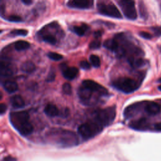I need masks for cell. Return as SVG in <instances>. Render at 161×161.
I'll return each instance as SVG.
<instances>
[{"instance_id":"6da1fadb","label":"cell","mask_w":161,"mask_h":161,"mask_svg":"<svg viewBox=\"0 0 161 161\" xmlns=\"http://www.w3.org/2000/svg\"><path fill=\"white\" fill-rule=\"evenodd\" d=\"M29 119L30 115L25 111L11 112L9 114L11 124L23 136H28L33 131V126Z\"/></svg>"},{"instance_id":"7a4b0ae2","label":"cell","mask_w":161,"mask_h":161,"mask_svg":"<svg viewBox=\"0 0 161 161\" xmlns=\"http://www.w3.org/2000/svg\"><path fill=\"white\" fill-rule=\"evenodd\" d=\"M47 137L52 142L63 147H72L78 144L76 134L70 130L62 128H53L47 133Z\"/></svg>"},{"instance_id":"3957f363","label":"cell","mask_w":161,"mask_h":161,"mask_svg":"<svg viewBox=\"0 0 161 161\" xmlns=\"http://www.w3.org/2000/svg\"><path fill=\"white\" fill-rule=\"evenodd\" d=\"M103 129V126L93 119L80 125L78 127L77 131L83 139L88 140L100 133Z\"/></svg>"},{"instance_id":"277c9868","label":"cell","mask_w":161,"mask_h":161,"mask_svg":"<svg viewBox=\"0 0 161 161\" xmlns=\"http://www.w3.org/2000/svg\"><path fill=\"white\" fill-rule=\"evenodd\" d=\"M111 85L114 88L126 94L134 92L140 86V84L137 81L128 77L116 78L112 82Z\"/></svg>"},{"instance_id":"5b68a950","label":"cell","mask_w":161,"mask_h":161,"mask_svg":"<svg viewBox=\"0 0 161 161\" xmlns=\"http://www.w3.org/2000/svg\"><path fill=\"white\" fill-rule=\"evenodd\" d=\"M115 117L116 107L113 106L96 111L94 119L104 127L110 125L114 120Z\"/></svg>"},{"instance_id":"8992f818","label":"cell","mask_w":161,"mask_h":161,"mask_svg":"<svg viewBox=\"0 0 161 161\" xmlns=\"http://www.w3.org/2000/svg\"><path fill=\"white\" fill-rule=\"evenodd\" d=\"M97 8L99 13L102 15L113 18H122V15L120 11L112 3L99 2L97 4Z\"/></svg>"},{"instance_id":"52a82bcc","label":"cell","mask_w":161,"mask_h":161,"mask_svg":"<svg viewBox=\"0 0 161 161\" xmlns=\"http://www.w3.org/2000/svg\"><path fill=\"white\" fill-rule=\"evenodd\" d=\"M118 3L126 18L131 20H135L137 18L135 1L120 0L118 1Z\"/></svg>"},{"instance_id":"ba28073f","label":"cell","mask_w":161,"mask_h":161,"mask_svg":"<svg viewBox=\"0 0 161 161\" xmlns=\"http://www.w3.org/2000/svg\"><path fill=\"white\" fill-rule=\"evenodd\" d=\"M82 85L89 88L99 96H107L108 94V91L106 88L92 80H84L82 81Z\"/></svg>"},{"instance_id":"9c48e42d","label":"cell","mask_w":161,"mask_h":161,"mask_svg":"<svg viewBox=\"0 0 161 161\" xmlns=\"http://www.w3.org/2000/svg\"><path fill=\"white\" fill-rule=\"evenodd\" d=\"M93 3L94 1L92 0H74L68 1L67 6L70 8L86 9L92 7Z\"/></svg>"},{"instance_id":"30bf717a","label":"cell","mask_w":161,"mask_h":161,"mask_svg":"<svg viewBox=\"0 0 161 161\" xmlns=\"http://www.w3.org/2000/svg\"><path fill=\"white\" fill-rule=\"evenodd\" d=\"M60 69L64 78L70 80L75 79L79 73L77 68L75 67H69L64 63L60 65Z\"/></svg>"},{"instance_id":"8fae6325","label":"cell","mask_w":161,"mask_h":161,"mask_svg":"<svg viewBox=\"0 0 161 161\" xmlns=\"http://www.w3.org/2000/svg\"><path fill=\"white\" fill-rule=\"evenodd\" d=\"M130 128L136 130H145L149 127V123L145 118H141L131 121L129 124Z\"/></svg>"},{"instance_id":"7c38bea8","label":"cell","mask_w":161,"mask_h":161,"mask_svg":"<svg viewBox=\"0 0 161 161\" xmlns=\"http://www.w3.org/2000/svg\"><path fill=\"white\" fill-rule=\"evenodd\" d=\"M144 109H145V111L148 114L154 116L160 113L161 107L156 102L149 101V102H146V104L144 106Z\"/></svg>"},{"instance_id":"4fadbf2b","label":"cell","mask_w":161,"mask_h":161,"mask_svg":"<svg viewBox=\"0 0 161 161\" xmlns=\"http://www.w3.org/2000/svg\"><path fill=\"white\" fill-rule=\"evenodd\" d=\"M142 103H137L128 106L124 111V116L126 118H130L136 114L140 110Z\"/></svg>"},{"instance_id":"5bb4252c","label":"cell","mask_w":161,"mask_h":161,"mask_svg":"<svg viewBox=\"0 0 161 161\" xmlns=\"http://www.w3.org/2000/svg\"><path fill=\"white\" fill-rule=\"evenodd\" d=\"M9 102L13 108L15 109L22 108L25 106V101L19 95H14L10 97Z\"/></svg>"},{"instance_id":"9a60e30c","label":"cell","mask_w":161,"mask_h":161,"mask_svg":"<svg viewBox=\"0 0 161 161\" xmlns=\"http://www.w3.org/2000/svg\"><path fill=\"white\" fill-rule=\"evenodd\" d=\"M0 74L3 77H9L13 74V71L11 68L9 64L3 60L0 63Z\"/></svg>"},{"instance_id":"2e32d148","label":"cell","mask_w":161,"mask_h":161,"mask_svg":"<svg viewBox=\"0 0 161 161\" xmlns=\"http://www.w3.org/2000/svg\"><path fill=\"white\" fill-rule=\"evenodd\" d=\"M103 45L107 49L116 53V52L118 48L119 43L117 39L114 37L113 38H109L105 40L103 43Z\"/></svg>"},{"instance_id":"e0dca14e","label":"cell","mask_w":161,"mask_h":161,"mask_svg":"<svg viewBox=\"0 0 161 161\" xmlns=\"http://www.w3.org/2000/svg\"><path fill=\"white\" fill-rule=\"evenodd\" d=\"M44 113L50 117H55L59 114V110L57 107L53 104H48L44 108Z\"/></svg>"},{"instance_id":"ac0fdd59","label":"cell","mask_w":161,"mask_h":161,"mask_svg":"<svg viewBox=\"0 0 161 161\" xmlns=\"http://www.w3.org/2000/svg\"><path fill=\"white\" fill-rule=\"evenodd\" d=\"M3 88L8 93H13L16 92L18 89V84L13 80H6L3 84Z\"/></svg>"},{"instance_id":"d6986e66","label":"cell","mask_w":161,"mask_h":161,"mask_svg":"<svg viewBox=\"0 0 161 161\" xmlns=\"http://www.w3.org/2000/svg\"><path fill=\"white\" fill-rule=\"evenodd\" d=\"M35 69H36V67L35 64L30 60H27L23 62L21 65V71L27 74L32 73L33 72L35 71Z\"/></svg>"},{"instance_id":"ffe728a7","label":"cell","mask_w":161,"mask_h":161,"mask_svg":"<svg viewBox=\"0 0 161 161\" xmlns=\"http://www.w3.org/2000/svg\"><path fill=\"white\" fill-rule=\"evenodd\" d=\"M89 29V26L87 25L82 24V25H75L71 28V31L79 36H83L87 30Z\"/></svg>"},{"instance_id":"44dd1931","label":"cell","mask_w":161,"mask_h":161,"mask_svg":"<svg viewBox=\"0 0 161 161\" xmlns=\"http://www.w3.org/2000/svg\"><path fill=\"white\" fill-rule=\"evenodd\" d=\"M30 44L25 40H18L14 43V48L17 51H23L30 48Z\"/></svg>"},{"instance_id":"7402d4cb","label":"cell","mask_w":161,"mask_h":161,"mask_svg":"<svg viewBox=\"0 0 161 161\" xmlns=\"http://www.w3.org/2000/svg\"><path fill=\"white\" fill-rule=\"evenodd\" d=\"M42 40L51 45H55L57 43V38L54 35L50 33H46L43 34L42 37Z\"/></svg>"},{"instance_id":"603a6c76","label":"cell","mask_w":161,"mask_h":161,"mask_svg":"<svg viewBox=\"0 0 161 161\" xmlns=\"http://www.w3.org/2000/svg\"><path fill=\"white\" fill-rule=\"evenodd\" d=\"M89 60H90L91 64L94 67H99L101 65L100 58L96 55H94V54L91 55L89 57Z\"/></svg>"},{"instance_id":"cb8c5ba5","label":"cell","mask_w":161,"mask_h":161,"mask_svg":"<svg viewBox=\"0 0 161 161\" xmlns=\"http://www.w3.org/2000/svg\"><path fill=\"white\" fill-rule=\"evenodd\" d=\"M28 31L25 29H15L10 32V35L13 36H26Z\"/></svg>"},{"instance_id":"d4e9b609","label":"cell","mask_w":161,"mask_h":161,"mask_svg":"<svg viewBox=\"0 0 161 161\" xmlns=\"http://www.w3.org/2000/svg\"><path fill=\"white\" fill-rule=\"evenodd\" d=\"M47 56L49 58L55 60V61H58L63 58V56L61 54H59L56 52H50L47 53Z\"/></svg>"},{"instance_id":"484cf974","label":"cell","mask_w":161,"mask_h":161,"mask_svg":"<svg viewBox=\"0 0 161 161\" xmlns=\"http://www.w3.org/2000/svg\"><path fill=\"white\" fill-rule=\"evenodd\" d=\"M7 21H11V22H20L22 21V18L16 14H11L9 15L8 16L4 18Z\"/></svg>"},{"instance_id":"4316f807","label":"cell","mask_w":161,"mask_h":161,"mask_svg":"<svg viewBox=\"0 0 161 161\" xmlns=\"http://www.w3.org/2000/svg\"><path fill=\"white\" fill-rule=\"evenodd\" d=\"M62 91L64 94L70 95L72 93V86L69 83H64L62 86Z\"/></svg>"},{"instance_id":"83f0119b","label":"cell","mask_w":161,"mask_h":161,"mask_svg":"<svg viewBox=\"0 0 161 161\" xmlns=\"http://www.w3.org/2000/svg\"><path fill=\"white\" fill-rule=\"evenodd\" d=\"M101 47V42L98 40H94L89 43V48L91 49H97Z\"/></svg>"},{"instance_id":"f1b7e54d","label":"cell","mask_w":161,"mask_h":161,"mask_svg":"<svg viewBox=\"0 0 161 161\" xmlns=\"http://www.w3.org/2000/svg\"><path fill=\"white\" fill-rule=\"evenodd\" d=\"M79 65L84 70H89L91 68V64L87 60H82L79 63Z\"/></svg>"},{"instance_id":"f546056e","label":"cell","mask_w":161,"mask_h":161,"mask_svg":"<svg viewBox=\"0 0 161 161\" xmlns=\"http://www.w3.org/2000/svg\"><path fill=\"white\" fill-rule=\"evenodd\" d=\"M55 78V73L53 70H50L47 78H46V81L47 82H52L54 80Z\"/></svg>"},{"instance_id":"4dcf8cb0","label":"cell","mask_w":161,"mask_h":161,"mask_svg":"<svg viewBox=\"0 0 161 161\" xmlns=\"http://www.w3.org/2000/svg\"><path fill=\"white\" fill-rule=\"evenodd\" d=\"M139 35L140 36H142V38H143L145 39L148 40V39L152 38V35L146 31H140V32H139Z\"/></svg>"},{"instance_id":"1f68e13d","label":"cell","mask_w":161,"mask_h":161,"mask_svg":"<svg viewBox=\"0 0 161 161\" xmlns=\"http://www.w3.org/2000/svg\"><path fill=\"white\" fill-rule=\"evenodd\" d=\"M6 109H7V106L4 103H1L0 104V114H1V115H3L4 113H5Z\"/></svg>"},{"instance_id":"d6a6232c","label":"cell","mask_w":161,"mask_h":161,"mask_svg":"<svg viewBox=\"0 0 161 161\" xmlns=\"http://www.w3.org/2000/svg\"><path fill=\"white\" fill-rule=\"evenodd\" d=\"M152 30L156 35H157V36L161 35V26L153 27V28H152Z\"/></svg>"},{"instance_id":"836d02e7","label":"cell","mask_w":161,"mask_h":161,"mask_svg":"<svg viewBox=\"0 0 161 161\" xmlns=\"http://www.w3.org/2000/svg\"><path fill=\"white\" fill-rule=\"evenodd\" d=\"M154 128H155V130H156L157 131H161V122L156 123L154 125Z\"/></svg>"},{"instance_id":"e575fe53","label":"cell","mask_w":161,"mask_h":161,"mask_svg":"<svg viewBox=\"0 0 161 161\" xmlns=\"http://www.w3.org/2000/svg\"><path fill=\"white\" fill-rule=\"evenodd\" d=\"M101 35H102V32L100 30H98V31L94 32V36L96 38H98L101 37Z\"/></svg>"},{"instance_id":"d590c367","label":"cell","mask_w":161,"mask_h":161,"mask_svg":"<svg viewBox=\"0 0 161 161\" xmlns=\"http://www.w3.org/2000/svg\"><path fill=\"white\" fill-rule=\"evenodd\" d=\"M21 2L26 5H30L33 3V1L31 0H21Z\"/></svg>"},{"instance_id":"8d00e7d4","label":"cell","mask_w":161,"mask_h":161,"mask_svg":"<svg viewBox=\"0 0 161 161\" xmlns=\"http://www.w3.org/2000/svg\"><path fill=\"white\" fill-rule=\"evenodd\" d=\"M158 89H159V90H160V91H161V85H160V86H159V87H158Z\"/></svg>"},{"instance_id":"74e56055","label":"cell","mask_w":161,"mask_h":161,"mask_svg":"<svg viewBox=\"0 0 161 161\" xmlns=\"http://www.w3.org/2000/svg\"><path fill=\"white\" fill-rule=\"evenodd\" d=\"M158 81L160 82H161V78H160V79L158 80Z\"/></svg>"},{"instance_id":"f35d334b","label":"cell","mask_w":161,"mask_h":161,"mask_svg":"<svg viewBox=\"0 0 161 161\" xmlns=\"http://www.w3.org/2000/svg\"><path fill=\"white\" fill-rule=\"evenodd\" d=\"M160 50H161V48H160Z\"/></svg>"}]
</instances>
